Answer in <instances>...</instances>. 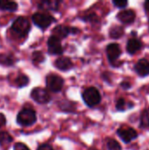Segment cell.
<instances>
[{
    "label": "cell",
    "mask_w": 149,
    "mask_h": 150,
    "mask_svg": "<svg viewBox=\"0 0 149 150\" xmlns=\"http://www.w3.org/2000/svg\"><path fill=\"white\" fill-rule=\"evenodd\" d=\"M31 98L38 104H47L51 100L49 93L42 88H34L31 91Z\"/></svg>",
    "instance_id": "cell-6"
},
{
    "label": "cell",
    "mask_w": 149,
    "mask_h": 150,
    "mask_svg": "<svg viewBox=\"0 0 149 150\" xmlns=\"http://www.w3.org/2000/svg\"><path fill=\"white\" fill-rule=\"evenodd\" d=\"M47 49H48V53L50 54L58 55V54H61L63 53V48H62L61 40L53 35L51 37H49V39L47 40Z\"/></svg>",
    "instance_id": "cell-8"
},
{
    "label": "cell",
    "mask_w": 149,
    "mask_h": 150,
    "mask_svg": "<svg viewBox=\"0 0 149 150\" xmlns=\"http://www.w3.org/2000/svg\"><path fill=\"white\" fill-rule=\"evenodd\" d=\"M124 34V29L122 26L114 25L110 29V36L112 39H119L122 37Z\"/></svg>",
    "instance_id": "cell-18"
},
{
    "label": "cell",
    "mask_w": 149,
    "mask_h": 150,
    "mask_svg": "<svg viewBox=\"0 0 149 150\" xmlns=\"http://www.w3.org/2000/svg\"><path fill=\"white\" fill-rule=\"evenodd\" d=\"M36 120H37L36 113L31 108L22 109L17 116V122L22 127L32 126L36 122Z\"/></svg>",
    "instance_id": "cell-2"
},
{
    "label": "cell",
    "mask_w": 149,
    "mask_h": 150,
    "mask_svg": "<svg viewBox=\"0 0 149 150\" xmlns=\"http://www.w3.org/2000/svg\"><path fill=\"white\" fill-rule=\"evenodd\" d=\"M0 9L3 11H15L18 9V4L15 2L8 0H0Z\"/></svg>",
    "instance_id": "cell-16"
},
{
    "label": "cell",
    "mask_w": 149,
    "mask_h": 150,
    "mask_svg": "<svg viewBox=\"0 0 149 150\" xmlns=\"http://www.w3.org/2000/svg\"><path fill=\"white\" fill-rule=\"evenodd\" d=\"M37 150H54V149L52 148V146H50L49 144H41L38 147Z\"/></svg>",
    "instance_id": "cell-27"
},
{
    "label": "cell",
    "mask_w": 149,
    "mask_h": 150,
    "mask_svg": "<svg viewBox=\"0 0 149 150\" xmlns=\"http://www.w3.org/2000/svg\"><path fill=\"white\" fill-rule=\"evenodd\" d=\"M6 123V120H5V117L3 113L0 112V127H2L3 126H4Z\"/></svg>",
    "instance_id": "cell-28"
},
{
    "label": "cell",
    "mask_w": 149,
    "mask_h": 150,
    "mask_svg": "<svg viewBox=\"0 0 149 150\" xmlns=\"http://www.w3.org/2000/svg\"><path fill=\"white\" fill-rule=\"evenodd\" d=\"M70 33H71L70 27L64 26V25H59L55 26V27L53 29V31H52L53 36L58 38L59 40L66 38Z\"/></svg>",
    "instance_id": "cell-13"
},
{
    "label": "cell",
    "mask_w": 149,
    "mask_h": 150,
    "mask_svg": "<svg viewBox=\"0 0 149 150\" xmlns=\"http://www.w3.org/2000/svg\"><path fill=\"white\" fill-rule=\"evenodd\" d=\"M117 134L119 135V137L126 143H129L131 142L133 140L136 139L138 136L137 132L132 128V127H120L119 129H118Z\"/></svg>",
    "instance_id": "cell-7"
},
{
    "label": "cell",
    "mask_w": 149,
    "mask_h": 150,
    "mask_svg": "<svg viewBox=\"0 0 149 150\" xmlns=\"http://www.w3.org/2000/svg\"><path fill=\"white\" fill-rule=\"evenodd\" d=\"M60 2L50 0V1H42L39 4V8L40 10H47V11H56L59 8Z\"/></svg>",
    "instance_id": "cell-15"
},
{
    "label": "cell",
    "mask_w": 149,
    "mask_h": 150,
    "mask_svg": "<svg viewBox=\"0 0 149 150\" xmlns=\"http://www.w3.org/2000/svg\"><path fill=\"white\" fill-rule=\"evenodd\" d=\"M63 79L55 74L47 75L46 77V84L47 89L52 92H59L63 87Z\"/></svg>",
    "instance_id": "cell-5"
},
{
    "label": "cell",
    "mask_w": 149,
    "mask_h": 150,
    "mask_svg": "<svg viewBox=\"0 0 149 150\" xmlns=\"http://www.w3.org/2000/svg\"><path fill=\"white\" fill-rule=\"evenodd\" d=\"M117 18L124 24H132L136 18V14L132 10H124L118 13Z\"/></svg>",
    "instance_id": "cell-11"
},
{
    "label": "cell",
    "mask_w": 149,
    "mask_h": 150,
    "mask_svg": "<svg viewBox=\"0 0 149 150\" xmlns=\"http://www.w3.org/2000/svg\"><path fill=\"white\" fill-rule=\"evenodd\" d=\"M11 28L15 35L18 36L19 38H23L28 34L31 29V25L28 19L25 17H18L13 21Z\"/></svg>",
    "instance_id": "cell-1"
},
{
    "label": "cell",
    "mask_w": 149,
    "mask_h": 150,
    "mask_svg": "<svg viewBox=\"0 0 149 150\" xmlns=\"http://www.w3.org/2000/svg\"><path fill=\"white\" fill-rule=\"evenodd\" d=\"M89 150H97V149H90Z\"/></svg>",
    "instance_id": "cell-31"
},
{
    "label": "cell",
    "mask_w": 149,
    "mask_h": 150,
    "mask_svg": "<svg viewBox=\"0 0 149 150\" xmlns=\"http://www.w3.org/2000/svg\"><path fill=\"white\" fill-rule=\"evenodd\" d=\"M148 24H149V20H148Z\"/></svg>",
    "instance_id": "cell-32"
},
{
    "label": "cell",
    "mask_w": 149,
    "mask_h": 150,
    "mask_svg": "<svg viewBox=\"0 0 149 150\" xmlns=\"http://www.w3.org/2000/svg\"><path fill=\"white\" fill-rule=\"evenodd\" d=\"M144 7H145V10H146L147 11H149V0H148V1H146V2H145V4H144Z\"/></svg>",
    "instance_id": "cell-30"
},
{
    "label": "cell",
    "mask_w": 149,
    "mask_h": 150,
    "mask_svg": "<svg viewBox=\"0 0 149 150\" xmlns=\"http://www.w3.org/2000/svg\"><path fill=\"white\" fill-rule=\"evenodd\" d=\"M14 150H30L27 146H25V144L21 143V142H18L14 145Z\"/></svg>",
    "instance_id": "cell-26"
},
{
    "label": "cell",
    "mask_w": 149,
    "mask_h": 150,
    "mask_svg": "<svg viewBox=\"0 0 149 150\" xmlns=\"http://www.w3.org/2000/svg\"><path fill=\"white\" fill-rule=\"evenodd\" d=\"M54 66L55 68H57L61 71H67L73 67V63L69 58L61 56L56 59V61L54 62Z\"/></svg>",
    "instance_id": "cell-12"
},
{
    "label": "cell",
    "mask_w": 149,
    "mask_h": 150,
    "mask_svg": "<svg viewBox=\"0 0 149 150\" xmlns=\"http://www.w3.org/2000/svg\"><path fill=\"white\" fill-rule=\"evenodd\" d=\"M141 127L144 128L149 127V107L146 108L141 115Z\"/></svg>",
    "instance_id": "cell-20"
},
{
    "label": "cell",
    "mask_w": 149,
    "mask_h": 150,
    "mask_svg": "<svg viewBox=\"0 0 149 150\" xmlns=\"http://www.w3.org/2000/svg\"><path fill=\"white\" fill-rule=\"evenodd\" d=\"M116 108L118 111H120V112H123L126 110V101L124 98H119L117 102V105H116Z\"/></svg>",
    "instance_id": "cell-24"
},
{
    "label": "cell",
    "mask_w": 149,
    "mask_h": 150,
    "mask_svg": "<svg viewBox=\"0 0 149 150\" xmlns=\"http://www.w3.org/2000/svg\"><path fill=\"white\" fill-rule=\"evenodd\" d=\"M15 62V58L11 54H0V64L11 66Z\"/></svg>",
    "instance_id": "cell-17"
},
{
    "label": "cell",
    "mask_w": 149,
    "mask_h": 150,
    "mask_svg": "<svg viewBox=\"0 0 149 150\" xmlns=\"http://www.w3.org/2000/svg\"><path fill=\"white\" fill-rule=\"evenodd\" d=\"M120 85H121V87H122L123 89H125V90H127V89L131 88V83H128V82H123V83H120Z\"/></svg>",
    "instance_id": "cell-29"
},
{
    "label": "cell",
    "mask_w": 149,
    "mask_h": 150,
    "mask_svg": "<svg viewBox=\"0 0 149 150\" xmlns=\"http://www.w3.org/2000/svg\"><path fill=\"white\" fill-rule=\"evenodd\" d=\"M12 142V137L6 132H0V145L5 146Z\"/></svg>",
    "instance_id": "cell-21"
},
{
    "label": "cell",
    "mask_w": 149,
    "mask_h": 150,
    "mask_svg": "<svg viewBox=\"0 0 149 150\" xmlns=\"http://www.w3.org/2000/svg\"><path fill=\"white\" fill-rule=\"evenodd\" d=\"M32 19L34 25L41 29L47 28L55 21V18L53 16L47 14V13H42V12L34 13L32 17Z\"/></svg>",
    "instance_id": "cell-4"
},
{
    "label": "cell",
    "mask_w": 149,
    "mask_h": 150,
    "mask_svg": "<svg viewBox=\"0 0 149 150\" xmlns=\"http://www.w3.org/2000/svg\"><path fill=\"white\" fill-rule=\"evenodd\" d=\"M106 54L110 62L114 63L121 54V49L119 45L116 43L109 44L106 47Z\"/></svg>",
    "instance_id": "cell-9"
},
{
    "label": "cell",
    "mask_w": 149,
    "mask_h": 150,
    "mask_svg": "<svg viewBox=\"0 0 149 150\" xmlns=\"http://www.w3.org/2000/svg\"><path fill=\"white\" fill-rule=\"evenodd\" d=\"M28 83H29V78L27 77V76L24 74H18L15 78V84L19 88L26 86Z\"/></svg>",
    "instance_id": "cell-19"
},
{
    "label": "cell",
    "mask_w": 149,
    "mask_h": 150,
    "mask_svg": "<svg viewBox=\"0 0 149 150\" xmlns=\"http://www.w3.org/2000/svg\"><path fill=\"white\" fill-rule=\"evenodd\" d=\"M44 60H45V58H44V55L42 54V53L37 51L32 54V61L34 63H40Z\"/></svg>",
    "instance_id": "cell-23"
},
{
    "label": "cell",
    "mask_w": 149,
    "mask_h": 150,
    "mask_svg": "<svg viewBox=\"0 0 149 150\" xmlns=\"http://www.w3.org/2000/svg\"><path fill=\"white\" fill-rule=\"evenodd\" d=\"M135 72L141 77H145L149 75V62L147 59L140 60L134 66Z\"/></svg>",
    "instance_id": "cell-10"
},
{
    "label": "cell",
    "mask_w": 149,
    "mask_h": 150,
    "mask_svg": "<svg viewBox=\"0 0 149 150\" xmlns=\"http://www.w3.org/2000/svg\"><path fill=\"white\" fill-rule=\"evenodd\" d=\"M142 47V43L136 38H132L127 41L126 44V51L130 54H136L141 48Z\"/></svg>",
    "instance_id": "cell-14"
},
{
    "label": "cell",
    "mask_w": 149,
    "mask_h": 150,
    "mask_svg": "<svg viewBox=\"0 0 149 150\" xmlns=\"http://www.w3.org/2000/svg\"><path fill=\"white\" fill-rule=\"evenodd\" d=\"M113 4L117 7L119 8H124L128 4V2L126 0H114L113 1Z\"/></svg>",
    "instance_id": "cell-25"
},
{
    "label": "cell",
    "mask_w": 149,
    "mask_h": 150,
    "mask_svg": "<svg viewBox=\"0 0 149 150\" xmlns=\"http://www.w3.org/2000/svg\"><path fill=\"white\" fill-rule=\"evenodd\" d=\"M107 148H108V150H121L120 144L114 139H108Z\"/></svg>",
    "instance_id": "cell-22"
},
{
    "label": "cell",
    "mask_w": 149,
    "mask_h": 150,
    "mask_svg": "<svg viewBox=\"0 0 149 150\" xmlns=\"http://www.w3.org/2000/svg\"><path fill=\"white\" fill-rule=\"evenodd\" d=\"M83 99L89 107H94L100 103L101 95L95 87H89L83 91Z\"/></svg>",
    "instance_id": "cell-3"
}]
</instances>
